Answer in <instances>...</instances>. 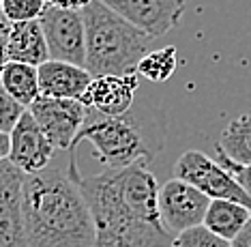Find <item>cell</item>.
Masks as SVG:
<instances>
[{
  "label": "cell",
  "mask_w": 251,
  "mask_h": 247,
  "mask_svg": "<svg viewBox=\"0 0 251 247\" xmlns=\"http://www.w3.org/2000/svg\"><path fill=\"white\" fill-rule=\"evenodd\" d=\"M67 174L90 206L97 230L95 247H172L170 230L159 213V187L148 164L84 176L75 155Z\"/></svg>",
  "instance_id": "cell-1"
},
{
  "label": "cell",
  "mask_w": 251,
  "mask_h": 247,
  "mask_svg": "<svg viewBox=\"0 0 251 247\" xmlns=\"http://www.w3.org/2000/svg\"><path fill=\"white\" fill-rule=\"evenodd\" d=\"M28 247H95L90 206L75 181L58 168L24 174L22 187Z\"/></svg>",
  "instance_id": "cell-2"
},
{
  "label": "cell",
  "mask_w": 251,
  "mask_h": 247,
  "mask_svg": "<svg viewBox=\"0 0 251 247\" xmlns=\"http://www.w3.org/2000/svg\"><path fill=\"white\" fill-rule=\"evenodd\" d=\"M165 127L168 118L161 108L148 101L135 103L118 118H103L88 110L86 125L79 131L75 146L86 140L93 144L95 157L101 164L110 170H123L140 162L151 164L163 148Z\"/></svg>",
  "instance_id": "cell-3"
},
{
  "label": "cell",
  "mask_w": 251,
  "mask_h": 247,
  "mask_svg": "<svg viewBox=\"0 0 251 247\" xmlns=\"http://www.w3.org/2000/svg\"><path fill=\"white\" fill-rule=\"evenodd\" d=\"M86 26V65L93 78L99 76H131L140 60L151 54L146 32L114 13L101 0H93L82 11Z\"/></svg>",
  "instance_id": "cell-4"
},
{
  "label": "cell",
  "mask_w": 251,
  "mask_h": 247,
  "mask_svg": "<svg viewBox=\"0 0 251 247\" xmlns=\"http://www.w3.org/2000/svg\"><path fill=\"white\" fill-rule=\"evenodd\" d=\"M174 179L189 183L210 200H230L251 211V196L238 185V181L202 151H185L174 165Z\"/></svg>",
  "instance_id": "cell-5"
},
{
  "label": "cell",
  "mask_w": 251,
  "mask_h": 247,
  "mask_svg": "<svg viewBox=\"0 0 251 247\" xmlns=\"http://www.w3.org/2000/svg\"><path fill=\"white\" fill-rule=\"evenodd\" d=\"M39 22L48 41L50 60L77 67L86 65V26L82 11H67L48 4Z\"/></svg>",
  "instance_id": "cell-6"
},
{
  "label": "cell",
  "mask_w": 251,
  "mask_h": 247,
  "mask_svg": "<svg viewBox=\"0 0 251 247\" xmlns=\"http://www.w3.org/2000/svg\"><path fill=\"white\" fill-rule=\"evenodd\" d=\"M28 112L32 114L54 148L60 151H73L79 131L84 129L88 118V110L82 101L52 99L43 95L28 108Z\"/></svg>",
  "instance_id": "cell-7"
},
{
  "label": "cell",
  "mask_w": 251,
  "mask_h": 247,
  "mask_svg": "<svg viewBox=\"0 0 251 247\" xmlns=\"http://www.w3.org/2000/svg\"><path fill=\"white\" fill-rule=\"evenodd\" d=\"M210 198L180 179H170L159 189V213L170 232H185L204 226Z\"/></svg>",
  "instance_id": "cell-8"
},
{
  "label": "cell",
  "mask_w": 251,
  "mask_h": 247,
  "mask_svg": "<svg viewBox=\"0 0 251 247\" xmlns=\"http://www.w3.org/2000/svg\"><path fill=\"white\" fill-rule=\"evenodd\" d=\"M114 13L146 32L151 39L163 37L178 26L187 0H101Z\"/></svg>",
  "instance_id": "cell-9"
},
{
  "label": "cell",
  "mask_w": 251,
  "mask_h": 247,
  "mask_svg": "<svg viewBox=\"0 0 251 247\" xmlns=\"http://www.w3.org/2000/svg\"><path fill=\"white\" fill-rule=\"evenodd\" d=\"M24 172L13 164H0V247H28L22 213Z\"/></svg>",
  "instance_id": "cell-10"
},
{
  "label": "cell",
  "mask_w": 251,
  "mask_h": 247,
  "mask_svg": "<svg viewBox=\"0 0 251 247\" xmlns=\"http://www.w3.org/2000/svg\"><path fill=\"white\" fill-rule=\"evenodd\" d=\"M138 78V73L93 78V82L79 101L86 106V110L103 118H118L135 106V93L140 88Z\"/></svg>",
  "instance_id": "cell-11"
},
{
  "label": "cell",
  "mask_w": 251,
  "mask_h": 247,
  "mask_svg": "<svg viewBox=\"0 0 251 247\" xmlns=\"http://www.w3.org/2000/svg\"><path fill=\"white\" fill-rule=\"evenodd\" d=\"M52 159H54V144L48 140V136L37 125L32 114L26 110L22 120L11 131L9 162L24 174H35V172L48 170Z\"/></svg>",
  "instance_id": "cell-12"
},
{
  "label": "cell",
  "mask_w": 251,
  "mask_h": 247,
  "mask_svg": "<svg viewBox=\"0 0 251 247\" xmlns=\"http://www.w3.org/2000/svg\"><path fill=\"white\" fill-rule=\"evenodd\" d=\"M93 82V76L84 67L69 65L60 60H48L39 67V90L52 99L79 101Z\"/></svg>",
  "instance_id": "cell-13"
},
{
  "label": "cell",
  "mask_w": 251,
  "mask_h": 247,
  "mask_svg": "<svg viewBox=\"0 0 251 247\" xmlns=\"http://www.w3.org/2000/svg\"><path fill=\"white\" fill-rule=\"evenodd\" d=\"M7 58L9 62H24L37 69L50 60V50L41 22H20L11 26Z\"/></svg>",
  "instance_id": "cell-14"
},
{
  "label": "cell",
  "mask_w": 251,
  "mask_h": 247,
  "mask_svg": "<svg viewBox=\"0 0 251 247\" xmlns=\"http://www.w3.org/2000/svg\"><path fill=\"white\" fill-rule=\"evenodd\" d=\"M251 220V211L243 204L230 202V200H210V206L204 217V226L217 237L232 241L243 232V228Z\"/></svg>",
  "instance_id": "cell-15"
},
{
  "label": "cell",
  "mask_w": 251,
  "mask_h": 247,
  "mask_svg": "<svg viewBox=\"0 0 251 247\" xmlns=\"http://www.w3.org/2000/svg\"><path fill=\"white\" fill-rule=\"evenodd\" d=\"M215 151L232 164L251 165V112L241 114L226 125Z\"/></svg>",
  "instance_id": "cell-16"
},
{
  "label": "cell",
  "mask_w": 251,
  "mask_h": 247,
  "mask_svg": "<svg viewBox=\"0 0 251 247\" xmlns=\"http://www.w3.org/2000/svg\"><path fill=\"white\" fill-rule=\"evenodd\" d=\"M0 82H2L4 90L18 103H22L26 110L41 97L37 67L24 65V62H7L0 71Z\"/></svg>",
  "instance_id": "cell-17"
},
{
  "label": "cell",
  "mask_w": 251,
  "mask_h": 247,
  "mask_svg": "<svg viewBox=\"0 0 251 247\" xmlns=\"http://www.w3.org/2000/svg\"><path fill=\"white\" fill-rule=\"evenodd\" d=\"M176 65H178L176 48L174 45H168V48L152 50L151 54H146L144 58L140 60L135 73H138L140 78L151 80V82H168V80L174 76Z\"/></svg>",
  "instance_id": "cell-18"
},
{
  "label": "cell",
  "mask_w": 251,
  "mask_h": 247,
  "mask_svg": "<svg viewBox=\"0 0 251 247\" xmlns=\"http://www.w3.org/2000/svg\"><path fill=\"white\" fill-rule=\"evenodd\" d=\"M0 7L11 24H20V22L39 20L48 9V2L45 0H2Z\"/></svg>",
  "instance_id": "cell-19"
},
{
  "label": "cell",
  "mask_w": 251,
  "mask_h": 247,
  "mask_svg": "<svg viewBox=\"0 0 251 247\" xmlns=\"http://www.w3.org/2000/svg\"><path fill=\"white\" fill-rule=\"evenodd\" d=\"M172 247H232V243L217 237L206 226H198V228H191V230L176 234L172 241Z\"/></svg>",
  "instance_id": "cell-20"
},
{
  "label": "cell",
  "mask_w": 251,
  "mask_h": 247,
  "mask_svg": "<svg viewBox=\"0 0 251 247\" xmlns=\"http://www.w3.org/2000/svg\"><path fill=\"white\" fill-rule=\"evenodd\" d=\"M24 114H26V108L15 101L4 90L2 82H0V134L11 136V131L15 129V125L20 123Z\"/></svg>",
  "instance_id": "cell-21"
},
{
  "label": "cell",
  "mask_w": 251,
  "mask_h": 247,
  "mask_svg": "<svg viewBox=\"0 0 251 247\" xmlns=\"http://www.w3.org/2000/svg\"><path fill=\"white\" fill-rule=\"evenodd\" d=\"M217 162H219L224 168L230 172L234 179L238 181V185H241L245 192L251 196V165H238V164H232L230 159L221 157V155H217Z\"/></svg>",
  "instance_id": "cell-22"
},
{
  "label": "cell",
  "mask_w": 251,
  "mask_h": 247,
  "mask_svg": "<svg viewBox=\"0 0 251 247\" xmlns=\"http://www.w3.org/2000/svg\"><path fill=\"white\" fill-rule=\"evenodd\" d=\"M11 22L4 17V13H0V71L4 69V65L9 62L7 58V48H9V34H11Z\"/></svg>",
  "instance_id": "cell-23"
},
{
  "label": "cell",
  "mask_w": 251,
  "mask_h": 247,
  "mask_svg": "<svg viewBox=\"0 0 251 247\" xmlns=\"http://www.w3.org/2000/svg\"><path fill=\"white\" fill-rule=\"evenodd\" d=\"M50 7H58L67 11H84L93 0H45Z\"/></svg>",
  "instance_id": "cell-24"
},
{
  "label": "cell",
  "mask_w": 251,
  "mask_h": 247,
  "mask_svg": "<svg viewBox=\"0 0 251 247\" xmlns=\"http://www.w3.org/2000/svg\"><path fill=\"white\" fill-rule=\"evenodd\" d=\"M232 247H251V220L247 226L243 228V232L232 241Z\"/></svg>",
  "instance_id": "cell-25"
},
{
  "label": "cell",
  "mask_w": 251,
  "mask_h": 247,
  "mask_svg": "<svg viewBox=\"0 0 251 247\" xmlns=\"http://www.w3.org/2000/svg\"><path fill=\"white\" fill-rule=\"evenodd\" d=\"M11 155V136L0 134V164L7 162Z\"/></svg>",
  "instance_id": "cell-26"
},
{
  "label": "cell",
  "mask_w": 251,
  "mask_h": 247,
  "mask_svg": "<svg viewBox=\"0 0 251 247\" xmlns=\"http://www.w3.org/2000/svg\"><path fill=\"white\" fill-rule=\"evenodd\" d=\"M0 13H2V7H0Z\"/></svg>",
  "instance_id": "cell-27"
},
{
  "label": "cell",
  "mask_w": 251,
  "mask_h": 247,
  "mask_svg": "<svg viewBox=\"0 0 251 247\" xmlns=\"http://www.w3.org/2000/svg\"><path fill=\"white\" fill-rule=\"evenodd\" d=\"M0 4H2V0H0Z\"/></svg>",
  "instance_id": "cell-28"
}]
</instances>
